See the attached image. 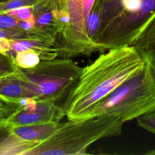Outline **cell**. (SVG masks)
I'll return each instance as SVG.
<instances>
[{
	"label": "cell",
	"mask_w": 155,
	"mask_h": 155,
	"mask_svg": "<svg viewBox=\"0 0 155 155\" xmlns=\"http://www.w3.org/2000/svg\"><path fill=\"white\" fill-rule=\"evenodd\" d=\"M145 64L133 46L111 48L81 68L78 82L65 99L62 112L69 120L86 119L90 111Z\"/></svg>",
	"instance_id": "1"
},
{
	"label": "cell",
	"mask_w": 155,
	"mask_h": 155,
	"mask_svg": "<svg viewBox=\"0 0 155 155\" xmlns=\"http://www.w3.org/2000/svg\"><path fill=\"white\" fill-rule=\"evenodd\" d=\"M59 126L56 124L44 138L24 154H79L99 139L119 136L124 123L108 116H95L70 120Z\"/></svg>",
	"instance_id": "2"
},
{
	"label": "cell",
	"mask_w": 155,
	"mask_h": 155,
	"mask_svg": "<svg viewBox=\"0 0 155 155\" xmlns=\"http://www.w3.org/2000/svg\"><path fill=\"white\" fill-rule=\"evenodd\" d=\"M155 111V77L145 64L96 105L87 118L105 116L123 123Z\"/></svg>",
	"instance_id": "3"
},
{
	"label": "cell",
	"mask_w": 155,
	"mask_h": 155,
	"mask_svg": "<svg viewBox=\"0 0 155 155\" xmlns=\"http://www.w3.org/2000/svg\"><path fill=\"white\" fill-rule=\"evenodd\" d=\"M154 13L155 0H140L134 11L117 16L99 30L94 41L101 52L132 46L142 28Z\"/></svg>",
	"instance_id": "4"
},
{
	"label": "cell",
	"mask_w": 155,
	"mask_h": 155,
	"mask_svg": "<svg viewBox=\"0 0 155 155\" xmlns=\"http://www.w3.org/2000/svg\"><path fill=\"white\" fill-rule=\"evenodd\" d=\"M24 71L18 69L15 77L19 79L25 88L28 97L36 101H51L56 95L68 87L79 76L81 68L73 73H65L62 68H42L41 66L28 68Z\"/></svg>",
	"instance_id": "5"
},
{
	"label": "cell",
	"mask_w": 155,
	"mask_h": 155,
	"mask_svg": "<svg viewBox=\"0 0 155 155\" xmlns=\"http://www.w3.org/2000/svg\"><path fill=\"white\" fill-rule=\"evenodd\" d=\"M132 46L155 77V13L142 28Z\"/></svg>",
	"instance_id": "6"
},
{
	"label": "cell",
	"mask_w": 155,
	"mask_h": 155,
	"mask_svg": "<svg viewBox=\"0 0 155 155\" xmlns=\"http://www.w3.org/2000/svg\"><path fill=\"white\" fill-rule=\"evenodd\" d=\"M67 7L71 18L70 25L78 32V36L84 46L90 51L97 49V45L89 38L87 32L82 0H67Z\"/></svg>",
	"instance_id": "7"
},
{
	"label": "cell",
	"mask_w": 155,
	"mask_h": 155,
	"mask_svg": "<svg viewBox=\"0 0 155 155\" xmlns=\"http://www.w3.org/2000/svg\"><path fill=\"white\" fill-rule=\"evenodd\" d=\"M55 125L53 122L16 125L11 127V131L24 140L36 141L46 137Z\"/></svg>",
	"instance_id": "8"
},
{
	"label": "cell",
	"mask_w": 155,
	"mask_h": 155,
	"mask_svg": "<svg viewBox=\"0 0 155 155\" xmlns=\"http://www.w3.org/2000/svg\"><path fill=\"white\" fill-rule=\"evenodd\" d=\"M49 108L45 105H37L36 111H31L25 110L19 111L13 116L8 120L7 124L11 127L22 125H29L40 123L53 122L51 120L47 119Z\"/></svg>",
	"instance_id": "9"
},
{
	"label": "cell",
	"mask_w": 155,
	"mask_h": 155,
	"mask_svg": "<svg viewBox=\"0 0 155 155\" xmlns=\"http://www.w3.org/2000/svg\"><path fill=\"white\" fill-rule=\"evenodd\" d=\"M122 1L123 0H104L99 30L105 26L121 12Z\"/></svg>",
	"instance_id": "10"
},
{
	"label": "cell",
	"mask_w": 155,
	"mask_h": 155,
	"mask_svg": "<svg viewBox=\"0 0 155 155\" xmlns=\"http://www.w3.org/2000/svg\"><path fill=\"white\" fill-rule=\"evenodd\" d=\"M15 61L18 67L24 69H28L38 65L40 58L39 54L36 51L30 48L17 52Z\"/></svg>",
	"instance_id": "11"
},
{
	"label": "cell",
	"mask_w": 155,
	"mask_h": 155,
	"mask_svg": "<svg viewBox=\"0 0 155 155\" xmlns=\"http://www.w3.org/2000/svg\"><path fill=\"white\" fill-rule=\"evenodd\" d=\"M0 52V79L13 76L18 70L15 59Z\"/></svg>",
	"instance_id": "12"
},
{
	"label": "cell",
	"mask_w": 155,
	"mask_h": 155,
	"mask_svg": "<svg viewBox=\"0 0 155 155\" xmlns=\"http://www.w3.org/2000/svg\"><path fill=\"white\" fill-rule=\"evenodd\" d=\"M8 16L20 21H35L32 6H22L4 12Z\"/></svg>",
	"instance_id": "13"
},
{
	"label": "cell",
	"mask_w": 155,
	"mask_h": 155,
	"mask_svg": "<svg viewBox=\"0 0 155 155\" xmlns=\"http://www.w3.org/2000/svg\"><path fill=\"white\" fill-rule=\"evenodd\" d=\"M136 121L139 127L155 134V111L138 117Z\"/></svg>",
	"instance_id": "14"
},
{
	"label": "cell",
	"mask_w": 155,
	"mask_h": 155,
	"mask_svg": "<svg viewBox=\"0 0 155 155\" xmlns=\"http://www.w3.org/2000/svg\"><path fill=\"white\" fill-rule=\"evenodd\" d=\"M8 41L10 50L17 52L30 49L33 47L35 44L27 40H16L9 39Z\"/></svg>",
	"instance_id": "15"
},
{
	"label": "cell",
	"mask_w": 155,
	"mask_h": 155,
	"mask_svg": "<svg viewBox=\"0 0 155 155\" xmlns=\"http://www.w3.org/2000/svg\"><path fill=\"white\" fill-rule=\"evenodd\" d=\"M20 20L15 19L7 14L0 13V28L7 30L19 27Z\"/></svg>",
	"instance_id": "16"
},
{
	"label": "cell",
	"mask_w": 155,
	"mask_h": 155,
	"mask_svg": "<svg viewBox=\"0 0 155 155\" xmlns=\"http://www.w3.org/2000/svg\"><path fill=\"white\" fill-rule=\"evenodd\" d=\"M95 0H82L83 2V9H84V16L86 18L90 14L93 6L94 5Z\"/></svg>",
	"instance_id": "17"
},
{
	"label": "cell",
	"mask_w": 155,
	"mask_h": 155,
	"mask_svg": "<svg viewBox=\"0 0 155 155\" xmlns=\"http://www.w3.org/2000/svg\"><path fill=\"white\" fill-rule=\"evenodd\" d=\"M8 40L7 38H0V52L7 53L10 50Z\"/></svg>",
	"instance_id": "18"
},
{
	"label": "cell",
	"mask_w": 155,
	"mask_h": 155,
	"mask_svg": "<svg viewBox=\"0 0 155 155\" xmlns=\"http://www.w3.org/2000/svg\"><path fill=\"white\" fill-rule=\"evenodd\" d=\"M35 26V21H20L19 27L25 30H29Z\"/></svg>",
	"instance_id": "19"
},
{
	"label": "cell",
	"mask_w": 155,
	"mask_h": 155,
	"mask_svg": "<svg viewBox=\"0 0 155 155\" xmlns=\"http://www.w3.org/2000/svg\"><path fill=\"white\" fill-rule=\"evenodd\" d=\"M10 36H11V34H10V33L3 29L0 28V38H8V37H9Z\"/></svg>",
	"instance_id": "20"
},
{
	"label": "cell",
	"mask_w": 155,
	"mask_h": 155,
	"mask_svg": "<svg viewBox=\"0 0 155 155\" xmlns=\"http://www.w3.org/2000/svg\"><path fill=\"white\" fill-rule=\"evenodd\" d=\"M145 154L147 155H155V148L151 150H148L147 152L145 153Z\"/></svg>",
	"instance_id": "21"
},
{
	"label": "cell",
	"mask_w": 155,
	"mask_h": 155,
	"mask_svg": "<svg viewBox=\"0 0 155 155\" xmlns=\"http://www.w3.org/2000/svg\"><path fill=\"white\" fill-rule=\"evenodd\" d=\"M11 0H0V4L1 3H5V2H7L8 1H10Z\"/></svg>",
	"instance_id": "22"
}]
</instances>
